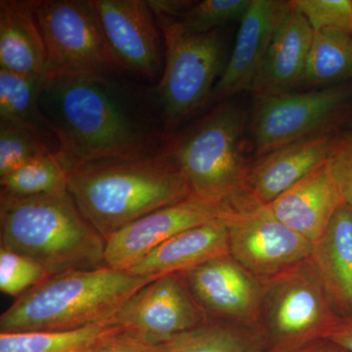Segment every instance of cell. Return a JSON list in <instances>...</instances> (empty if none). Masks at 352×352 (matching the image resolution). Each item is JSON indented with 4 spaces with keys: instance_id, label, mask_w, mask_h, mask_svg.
Instances as JSON below:
<instances>
[{
    "instance_id": "cell-20",
    "label": "cell",
    "mask_w": 352,
    "mask_h": 352,
    "mask_svg": "<svg viewBox=\"0 0 352 352\" xmlns=\"http://www.w3.org/2000/svg\"><path fill=\"white\" fill-rule=\"evenodd\" d=\"M309 258L336 314L352 318V210L346 204L312 244Z\"/></svg>"
},
{
    "instance_id": "cell-16",
    "label": "cell",
    "mask_w": 352,
    "mask_h": 352,
    "mask_svg": "<svg viewBox=\"0 0 352 352\" xmlns=\"http://www.w3.org/2000/svg\"><path fill=\"white\" fill-rule=\"evenodd\" d=\"M342 204L326 162L266 206L285 226L314 244L326 232Z\"/></svg>"
},
{
    "instance_id": "cell-18",
    "label": "cell",
    "mask_w": 352,
    "mask_h": 352,
    "mask_svg": "<svg viewBox=\"0 0 352 352\" xmlns=\"http://www.w3.org/2000/svg\"><path fill=\"white\" fill-rule=\"evenodd\" d=\"M314 34L307 20L291 7L278 28L252 85L254 96L292 94L294 88L302 85Z\"/></svg>"
},
{
    "instance_id": "cell-19",
    "label": "cell",
    "mask_w": 352,
    "mask_h": 352,
    "mask_svg": "<svg viewBox=\"0 0 352 352\" xmlns=\"http://www.w3.org/2000/svg\"><path fill=\"white\" fill-rule=\"evenodd\" d=\"M229 254L228 231L223 219L194 227L153 250L126 272L143 277L180 274Z\"/></svg>"
},
{
    "instance_id": "cell-25",
    "label": "cell",
    "mask_w": 352,
    "mask_h": 352,
    "mask_svg": "<svg viewBox=\"0 0 352 352\" xmlns=\"http://www.w3.org/2000/svg\"><path fill=\"white\" fill-rule=\"evenodd\" d=\"M45 80L18 75L0 69V120L18 122L47 133L39 97Z\"/></svg>"
},
{
    "instance_id": "cell-30",
    "label": "cell",
    "mask_w": 352,
    "mask_h": 352,
    "mask_svg": "<svg viewBox=\"0 0 352 352\" xmlns=\"http://www.w3.org/2000/svg\"><path fill=\"white\" fill-rule=\"evenodd\" d=\"M314 32L333 30L352 36V0H291Z\"/></svg>"
},
{
    "instance_id": "cell-23",
    "label": "cell",
    "mask_w": 352,
    "mask_h": 352,
    "mask_svg": "<svg viewBox=\"0 0 352 352\" xmlns=\"http://www.w3.org/2000/svg\"><path fill=\"white\" fill-rule=\"evenodd\" d=\"M168 352H268L259 329L208 318L166 344Z\"/></svg>"
},
{
    "instance_id": "cell-26",
    "label": "cell",
    "mask_w": 352,
    "mask_h": 352,
    "mask_svg": "<svg viewBox=\"0 0 352 352\" xmlns=\"http://www.w3.org/2000/svg\"><path fill=\"white\" fill-rule=\"evenodd\" d=\"M1 193L15 197L62 194L68 191L67 170L56 152L32 160L0 177Z\"/></svg>"
},
{
    "instance_id": "cell-32",
    "label": "cell",
    "mask_w": 352,
    "mask_h": 352,
    "mask_svg": "<svg viewBox=\"0 0 352 352\" xmlns=\"http://www.w3.org/2000/svg\"><path fill=\"white\" fill-rule=\"evenodd\" d=\"M90 352H166V344H149L124 331L102 342Z\"/></svg>"
},
{
    "instance_id": "cell-27",
    "label": "cell",
    "mask_w": 352,
    "mask_h": 352,
    "mask_svg": "<svg viewBox=\"0 0 352 352\" xmlns=\"http://www.w3.org/2000/svg\"><path fill=\"white\" fill-rule=\"evenodd\" d=\"M45 133L25 124L0 120V177L52 151Z\"/></svg>"
},
{
    "instance_id": "cell-34",
    "label": "cell",
    "mask_w": 352,
    "mask_h": 352,
    "mask_svg": "<svg viewBox=\"0 0 352 352\" xmlns=\"http://www.w3.org/2000/svg\"><path fill=\"white\" fill-rule=\"evenodd\" d=\"M324 340L352 352V318H342L325 336Z\"/></svg>"
},
{
    "instance_id": "cell-10",
    "label": "cell",
    "mask_w": 352,
    "mask_h": 352,
    "mask_svg": "<svg viewBox=\"0 0 352 352\" xmlns=\"http://www.w3.org/2000/svg\"><path fill=\"white\" fill-rule=\"evenodd\" d=\"M223 219L229 254L261 279L291 270L311 254L312 243L285 226L252 194L227 206Z\"/></svg>"
},
{
    "instance_id": "cell-3",
    "label": "cell",
    "mask_w": 352,
    "mask_h": 352,
    "mask_svg": "<svg viewBox=\"0 0 352 352\" xmlns=\"http://www.w3.org/2000/svg\"><path fill=\"white\" fill-rule=\"evenodd\" d=\"M0 247L30 256L51 277L105 266L106 240L69 195L0 194Z\"/></svg>"
},
{
    "instance_id": "cell-14",
    "label": "cell",
    "mask_w": 352,
    "mask_h": 352,
    "mask_svg": "<svg viewBox=\"0 0 352 352\" xmlns=\"http://www.w3.org/2000/svg\"><path fill=\"white\" fill-rule=\"evenodd\" d=\"M109 45L124 69L156 78L163 67L156 16L144 0H91Z\"/></svg>"
},
{
    "instance_id": "cell-12",
    "label": "cell",
    "mask_w": 352,
    "mask_h": 352,
    "mask_svg": "<svg viewBox=\"0 0 352 352\" xmlns=\"http://www.w3.org/2000/svg\"><path fill=\"white\" fill-rule=\"evenodd\" d=\"M180 275L208 318L261 330L265 280L245 270L230 254L210 259Z\"/></svg>"
},
{
    "instance_id": "cell-29",
    "label": "cell",
    "mask_w": 352,
    "mask_h": 352,
    "mask_svg": "<svg viewBox=\"0 0 352 352\" xmlns=\"http://www.w3.org/2000/svg\"><path fill=\"white\" fill-rule=\"evenodd\" d=\"M251 3L252 0H204L195 2L175 20L188 32H212L228 23L241 21Z\"/></svg>"
},
{
    "instance_id": "cell-5",
    "label": "cell",
    "mask_w": 352,
    "mask_h": 352,
    "mask_svg": "<svg viewBox=\"0 0 352 352\" xmlns=\"http://www.w3.org/2000/svg\"><path fill=\"white\" fill-rule=\"evenodd\" d=\"M248 113L236 101L221 102L168 146L192 195L228 206L251 195L252 164L245 153Z\"/></svg>"
},
{
    "instance_id": "cell-31",
    "label": "cell",
    "mask_w": 352,
    "mask_h": 352,
    "mask_svg": "<svg viewBox=\"0 0 352 352\" xmlns=\"http://www.w3.org/2000/svg\"><path fill=\"white\" fill-rule=\"evenodd\" d=\"M327 162L344 203L352 210V131L335 135Z\"/></svg>"
},
{
    "instance_id": "cell-8",
    "label": "cell",
    "mask_w": 352,
    "mask_h": 352,
    "mask_svg": "<svg viewBox=\"0 0 352 352\" xmlns=\"http://www.w3.org/2000/svg\"><path fill=\"white\" fill-rule=\"evenodd\" d=\"M36 14L45 44V80L124 69L109 45L91 0H38Z\"/></svg>"
},
{
    "instance_id": "cell-4",
    "label": "cell",
    "mask_w": 352,
    "mask_h": 352,
    "mask_svg": "<svg viewBox=\"0 0 352 352\" xmlns=\"http://www.w3.org/2000/svg\"><path fill=\"white\" fill-rule=\"evenodd\" d=\"M155 278L106 265L50 277L1 314L0 333L74 330L107 320Z\"/></svg>"
},
{
    "instance_id": "cell-1",
    "label": "cell",
    "mask_w": 352,
    "mask_h": 352,
    "mask_svg": "<svg viewBox=\"0 0 352 352\" xmlns=\"http://www.w3.org/2000/svg\"><path fill=\"white\" fill-rule=\"evenodd\" d=\"M39 110L66 170L95 160L160 153L153 131L106 75L69 74L46 80Z\"/></svg>"
},
{
    "instance_id": "cell-6",
    "label": "cell",
    "mask_w": 352,
    "mask_h": 352,
    "mask_svg": "<svg viewBox=\"0 0 352 352\" xmlns=\"http://www.w3.org/2000/svg\"><path fill=\"white\" fill-rule=\"evenodd\" d=\"M265 280L259 327L268 352H296L318 340L340 320L312 261Z\"/></svg>"
},
{
    "instance_id": "cell-35",
    "label": "cell",
    "mask_w": 352,
    "mask_h": 352,
    "mask_svg": "<svg viewBox=\"0 0 352 352\" xmlns=\"http://www.w3.org/2000/svg\"><path fill=\"white\" fill-rule=\"evenodd\" d=\"M296 352H347L346 349H342L338 346V344H333L332 342L329 340H322L318 342H314V344H310L305 349H300V351Z\"/></svg>"
},
{
    "instance_id": "cell-13",
    "label": "cell",
    "mask_w": 352,
    "mask_h": 352,
    "mask_svg": "<svg viewBox=\"0 0 352 352\" xmlns=\"http://www.w3.org/2000/svg\"><path fill=\"white\" fill-rule=\"evenodd\" d=\"M226 206L190 195L184 200L146 214L106 239L105 265L127 271L153 250L194 227L223 219Z\"/></svg>"
},
{
    "instance_id": "cell-22",
    "label": "cell",
    "mask_w": 352,
    "mask_h": 352,
    "mask_svg": "<svg viewBox=\"0 0 352 352\" xmlns=\"http://www.w3.org/2000/svg\"><path fill=\"white\" fill-rule=\"evenodd\" d=\"M124 331L115 316L74 330L0 333V352H90Z\"/></svg>"
},
{
    "instance_id": "cell-7",
    "label": "cell",
    "mask_w": 352,
    "mask_h": 352,
    "mask_svg": "<svg viewBox=\"0 0 352 352\" xmlns=\"http://www.w3.org/2000/svg\"><path fill=\"white\" fill-rule=\"evenodd\" d=\"M163 31L166 58L157 97L166 131L205 104L223 72L224 41L219 30L191 32L173 18L156 17Z\"/></svg>"
},
{
    "instance_id": "cell-33",
    "label": "cell",
    "mask_w": 352,
    "mask_h": 352,
    "mask_svg": "<svg viewBox=\"0 0 352 352\" xmlns=\"http://www.w3.org/2000/svg\"><path fill=\"white\" fill-rule=\"evenodd\" d=\"M156 17H182L183 14L195 4L194 1H179V0H151L148 1Z\"/></svg>"
},
{
    "instance_id": "cell-36",
    "label": "cell",
    "mask_w": 352,
    "mask_h": 352,
    "mask_svg": "<svg viewBox=\"0 0 352 352\" xmlns=\"http://www.w3.org/2000/svg\"><path fill=\"white\" fill-rule=\"evenodd\" d=\"M166 352H168V349H166Z\"/></svg>"
},
{
    "instance_id": "cell-21",
    "label": "cell",
    "mask_w": 352,
    "mask_h": 352,
    "mask_svg": "<svg viewBox=\"0 0 352 352\" xmlns=\"http://www.w3.org/2000/svg\"><path fill=\"white\" fill-rule=\"evenodd\" d=\"M36 4L38 0L0 1V69L45 80L46 50Z\"/></svg>"
},
{
    "instance_id": "cell-2",
    "label": "cell",
    "mask_w": 352,
    "mask_h": 352,
    "mask_svg": "<svg viewBox=\"0 0 352 352\" xmlns=\"http://www.w3.org/2000/svg\"><path fill=\"white\" fill-rule=\"evenodd\" d=\"M66 170L69 195L105 240L146 214L191 195L186 177L166 151L95 160Z\"/></svg>"
},
{
    "instance_id": "cell-11",
    "label": "cell",
    "mask_w": 352,
    "mask_h": 352,
    "mask_svg": "<svg viewBox=\"0 0 352 352\" xmlns=\"http://www.w3.org/2000/svg\"><path fill=\"white\" fill-rule=\"evenodd\" d=\"M126 332L162 346L208 319L180 274L155 278L138 289L116 315Z\"/></svg>"
},
{
    "instance_id": "cell-17",
    "label": "cell",
    "mask_w": 352,
    "mask_h": 352,
    "mask_svg": "<svg viewBox=\"0 0 352 352\" xmlns=\"http://www.w3.org/2000/svg\"><path fill=\"white\" fill-rule=\"evenodd\" d=\"M336 134L314 136L278 148L258 157L250 170V188L268 205L327 162Z\"/></svg>"
},
{
    "instance_id": "cell-9",
    "label": "cell",
    "mask_w": 352,
    "mask_h": 352,
    "mask_svg": "<svg viewBox=\"0 0 352 352\" xmlns=\"http://www.w3.org/2000/svg\"><path fill=\"white\" fill-rule=\"evenodd\" d=\"M352 105V87L333 85L303 94L254 96L249 129L256 157L314 136L335 134Z\"/></svg>"
},
{
    "instance_id": "cell-24",
    "label": "cell",
    "mask_w": 352,
    "mask_h": 352,
    "mask_svg": "<svg viewBox=\"0 0 352 352\" xmlns=\"http://www.w3.org/2000/svg\"><path fill=\"white\" fill-rule=\"evenodd\" d=\"M346 80H352V36L333 30L314 32L302 85L316 87Z\"/></svg>"
},
{
    "instance_id": "cell-37",
    "label": "cell",
    "mask_w": 352,
    "mask_h": 352,
    "mask_svg": "<svg viewBox=\"0 0 352 352\" xmlns=\"http://www.w3.org/2000/svg\"><path fill=\"white\" fill-rule=\"evenodd\" d=\"M351 126H352V120H351Z\"/></svg>"
},
{
    "instance_id": "cell-15",
    "label": "cell",
    "mask_w": 352,
    "mask_h": 352,
    "mask_svg": "<svg viewBox=\"0 0 352 352\" xmlns=\"http://www.w3.org/2000/svg\"><path fill=\"white\" fill-rule=\"evenodd\" d=\"M291 6L284 0H252L240 21L232 54L212 91L223 102L243 91H252L278 28Z\"/></svg>"
},
{
    "instance_id": "cell-28",
    "label": "cell",
    "mask_w": 352,
    "mask_h": 352,
    "mask_svg": "<svg viewBox=\"0 0 352 352\" xmlns=\"http://www.w3.org/2000/svg\"><path fill=\"white\" fill-rule=\"evenodd\" d=\"M41 264L13 250L0 247V291L18 298L50 278Z\"/></svg>"
}]
</instances>
